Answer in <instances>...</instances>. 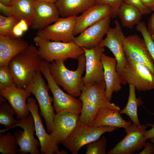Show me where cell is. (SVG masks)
<instances>
[{
  "instance_id": "1",
  "label": "cell",
  "mask_w": 154,
  "mask_h": 154,
  "mask_svg": "<svg viewBox=\"0 0 154 154\" xmlns=\"http://www.w3.org/2000/svg\"><path fill=\"white\" fill-rule=\"evenodd\" d=\"M43 60L38 49L33 44L12 58L8 66L16 86L25 88L40 71Z\"/></svg>"
},
{
  "instance_id": "2",
  "label": "cell",
  "mask_w": 154,
  "mask_h": 154,
  "mask_svg": "<svg viewBox=\"0 0 154 154\" xmlns=\"http://www.w3.org/2000/svg\"><path fill=\"white\" fill-rule=\"evenodd\" d=\"M77 60L78 66L74 71L67 69L62 60H54L49 64L50 74L55 83L68 94L76 98L79 97L81 93L82 76L86 69L84 54Z\"/></svg>"
},
{
  "instance_id": "3",
  "label": "cell",
  "mask_w": 154,
  "mask_h": 154,
  "mask_svg": "<svg viewBox=\"0 0 154 154\" xmlns=\"http://www.w3.org/2000/svg\"><path fill=\"white\" fill-rule=\"evenodd\" d=\"M33 41L38 48V52L42 58L49 63L58 60L65 61L68 58L77 59L84 54L83 48L74 42L52 41L37 35L34 37Z\"/></svg>"
},
{
  "instance_id": "4",
  "label": "cell",
  "mask_w": 154,
  "mask_h": 154,
  "mask_svg": "<svg viewBox=\"0 0 154 154\" xmlns=\"http://www.w3.org/2000/svg\"><path fill=\"white\" fill-rule=\"evenodd\" d=\"M49 62L43 60L40 71L46 79L53 96V107L56 113L68 112L80 114L82 102L80 99L65 93L54 82L49 69Z\"/></svg>"
},
{
  "instance_id": "5",
  "label": "cell",
  "mask_w": 154,
  "mask_h": 154,
  "mask_svg": "<svg viewBox=\"0 0 154 154\" xmlns=\"http://www.w3.org/2000/svg\"><path fill=\"white\" fill-rule=\"evenodd\" d=\"M40 71H38L30 83L25 88L33 94L37 100L40 109V114L44 118L47 130L50 134L52 131L55 114L49 96V88L44 81Z\"/></svg>"
},
{
  "instance_id": "6",
  "label": "cell",
  "mask_w": 154,
  "mask_h": 154,
  "mask_svg": "<svg viewBox=\"0 0 154 154\" xmlns=\"http://www.w3.org/2000/svg\"><path fill=\"white\" fill-rule=\"evenodd\" d=\"M126 60L125 66L119 74L122 83L132 84L140 92L154 89V74L148 68L132 60L126 59Z\"/></svg>"
},
{
  "instance_id": "7",
  "label": "cell",
  "mask_w": 154,
  "mask_h": 154,
  "mask_svg": "<svg viewBox=\"0 0 154 154\" xmlns=\"http://www.w3.org/2000/svg\"><path fill=\"white\" fill-rule=\"evenodd\" d=\"M115 127H88L79 124L71 134L61 143L72 154H77L84 146L100 139L105 133L111 132Z\"/></svg>"
},
{
  "instance_id": "8",
  "label": "cell",
  "mask_w": 154,
  "mask_h": 154,
  "mask_svg": "<svg viewBox=\"0 0 154 154\" xmlns=\"http://www.w3.org/2000/svg\"><path fill=\"white\" fill-rule=\"evenodd\" d=\"M77 17H60L53 24L38 31L36 35L52 41L74 42L75 37L74 31Z\"/></svg>"
},
{
  "instance_id": "9",
  "label": "cell",
  "mask_w": 154,
  "mask_h": 154,
  "mask_svg": "<svg viewBox=\"0 0 154 154\" xmlns=\"http://www.w3.org/2000/svg\"><path fill=\"white\" fill-rule=\"evenodd\" d=\"M147 125L139 126L132 123L125 128L126 136L113 148L108 154H131L141 150L146 143L144 134Z\"/></svg>"
},
{
  "instance_id": "10",
  "label": "cell",
  "mask_w": 154,
  "mask_h": 154,
  "mask_svg": "<svg viewBox=\"0 0 154 154\" xmlns=\"http://www.w3.org/2000/svg\"><path fill=\"white\" fill-rule=\"evenodd\" d=\"M82 48L86 58V73L82 77L81 85L105 82L103 68L101 60V55L105 50L104 47L98 44L89 49Z\"/></svg>"
},
{
  "instance_id": "11",
  "label": "cell",
  "mask_w": 154,
  "mask_h": 154,
  "mask_svg": "<svg viewBox=\"0 0 154 154\" xmlns=\"http://www.w3.org/2000/svg\"><path fill=\"white\" fill-rule=\"evenodd\" d=\"M123 46L126 59L145 65L154 74V62L143 39L136 34L125 37Z\"/></svg>"
},
{
  "instance_id": "12",
  "label": "cell",
  "mask_w": 154,
  "mask_h": 154,
  "mask_svg": "<svg viewBox=\"0 0 154 154\" xmlns=\"http://www.w3.org/2000/svg\"><path fill=\"white\" fill-rule=\"evenodd\" d=\"M115 27H110L106 38L99 44L106 47L112 52L117 60L116 70L119 74L126 63V59L123 48V42L125 38L121 25L117 21H115Z\"/></svg>"
},
{
  "instance_id": "13",
  "label": "cell",
  "mask_w": 154,
  "mask_h": 154,
  "mask_svg": "<svg viewBox=\"0 0 154 154\" xmlns=\"http://www.w3.org/2000/svg\"><path fill=\"white\" fill-rule=\"evenodd\" d=\"M79 114L68 112L56 113L50 134L58 145L69 137L79 123Z\"/></svg>"
},
{
  "instance_id": "14",
  "label": "cell",
  "mask_w": 154,
  "mask_h": 154,
  "mask_svg": "<svg viewBox=\"0 0 154 154\" xmlns=\"http://www.w3.org/2000/svg\"><path fill=\"white\" fill-rule=\"evenodd\" d=\"M27 107L32 115L34 121L36 135L40 142L42 154H60L58 145L52 139L50 134L46 132L38 114V106L36 100L29 97L27 100Z\"/></svg>"
},
{
  "instance_id": "15",
  "label": "cell",
  "mask_w": 154,
  "mask_h": 154,
  "mask_svg": "<svg viewBox=\"0 0 154 154\" xmlns=\"http://www.w3.org/2000/svg\"><path fill=\"white\" fill-rule=\"evenodd\" d=\"M111 18L109 15L89 26L75 37L74 42L79 46L88 49L97 46L106 34Z\"/></svg>"
},
{
  "instance_id": "16",
  "label": "cell",
  "mask_w": 154,
  "mask_h": 154,
  "mask_svg": "<svg viewBox=\"0 0 154 154\" xmlns=\"http://www.w3.org/2000/svg\"><path fill=\"white\" fill-rule=\"evenodd\" d=\"M17 127H21L24 130L18 140L19 153L40 154L38 149V147L40 146V143L34 136L35 127L32 114H30L28 116L19 119L12 129Z\"/></svg>"
},
{
  "instance_id": "17",
  "label": "cell",
  "mask_w": 154,
  "mask_h": 154,
  "mask_svg": "<svg viewBox=\"0 0 154 154\" xmlns=\"http://www.w3.org/2000/svg\"><path fill=\"white\" fill-rule=\"evenodd\" d=\"M31 94L25 88L18 87L15 84L0 90V95L8 101L15 110L17 118L19 120L30 114L26 100Z\"/></svg>"
},
{
  "instance_id": "18",
  "label": "cell",
  "mask_w": 154,
  "mask_h": 154,
  "mask_svg": "<svg viewBox=\"0 0 154 154\" xmlns=\"http://www.w3.org/2000/svg\"><path fill=\"white\" fill-rule=\"evenodd\" d=\"M111 13L112 9L109 6L96 3L77 17L74 35L79 34L89 26L111 15Z\"/></svg>"
},
{
  "instance_id": "19",
  "label": "cell",
  "mask_w": 154,
  "mask_h": 154,
  "mask_svg": "<svg viewBox=\"0 0 154 154\" xmlns=\"http://www.w3.org/2000/svg\"><path fill=\"white\" fill-rule=\"evenodd\" d=\"M101 60L104 70V76L106 85L104 95L110 102L114 92H118L121 89L122 82L116 70L117 60L102 53Z\"/></svg>"
},
{
  "instance_id": "20",
  "label": "cell",
  "mask_w": 154,
  "mask_h": 154,
  "mask_svg": "<svg viewBox=\"0 0 154 154\" xmlns=\"http://www.w3.org/2000/svg\"><path fill=\"white\" fill-rule=\"evenodd\" d=\"M35 20L31 27L34 30H41L56 21L60 17L54 3L34 1Z\"/></svg>"
},
{
  "instance_id": "21",
  "label": "cell",
  "mask_w": 154,
  "mask_h": 154,
  "mask_svg": "<svg viewBox=\"0 0 154 154\" xmlns=\"http://www.w3.org/2000/svg\"><path fill=\"white\" fill-rule=\"evenodd\" d=\"M105 82L94 83L85 85H81V93L79 99L85 100L100 108L108 107L118 110L120 108L108 101L104 95Z\"/></svg>"
},
{
  "instance_id": "22",
  "label": "cell",
  "mask_w": 154,
  "mask_h": 154,
  "mask_svg": "<svg viewBox=\"0 0 154 154\" xmlns=\"http://www.w3.org/2000/svg\"><path fill=\"white\" fill-rule=\"evenodd\" d=\"M29 45L20 37L11 38L0 35V66L8 65L12 58L25 51Z\"/></svg>"
},
{
  "instance_id": "23",
  "label": "cell",
  "mask_w": 154,
  "mask_h": 154,
  "mask_svg": "<svg viewBox=\"0 0 154 154\" xmlns=\"http://www.w3.org/2000/svg\"><path fill=\"white\" fill-rule=\"evenodd\" d=\"M119 111L108 107L99 108L94 117L92 126L125 128L131 124V121H127L123 119Z\"/></svg>"
},
{
  "instance_id": "24",
  "label": "cell",
  "mask_w": 154,
  "mask_h": 154,
  "mask_svg": "<svg viewBox=\"0 0 154 154\" xmlns=\"http://www.w3.org/2000/svg\"><path fill=\"white\" fill-rule=\"evenodd\" d=\"M62 17H68L83 13L96 3V0H58L55 3Z\"/></svg>"
},
{
  "instance_id": "25",
  "label": "cell",
  "mask_w": 154,
  "mask_h": 154,
  "mask_svg": "<svg viewBox=\"0 0 154 154\" xmlns=\"http://www.w3.org/2000/svg\"><path fill=\"white\" fill-rule=\"evenodd\" d=\"M33 0H12L13 16L19 21H26L31 26L35 18Z\"/></svg>"
},
{
  "instance_id": "26",
  "label": "cell",
  "mask_w": 154,
  "mask_h": 154,
  "mask_svg": "<svg viewBox=\"0 0 154 154\" xmlns=\"http://www.w3.org/2000/svg\"><path fill=\"white\" fill-rule=\"evenodd\" d=\"M143 15L136 7L131 5L123 3L118 12L123 27L132 29L140 22Z\"/></svg>"
},
{
  "instance_id": "27",
  "label": "cell",
  "mask_w": 154,
  "mask_h": 154,
  "mask_svg": "<svg viewBox=\"0 0 154 154\" xmlns=\"http://www.w3.org/2000/svg\"><path fill=\"white\" fill-rule=\"evenodd\" d=\"M129 85V93L127 104L119 112L121 114H125L128 116L133 123L139 126L141 124L138 117L137 108L143 104V102L141 98L136 97L135 87L132 84Z\"/></svg>"
},
{
  "instance_id": "28",
  "label": "cell",
  "mask_w": 154,
  "mask_h": 154,
  "mask_svg": "<svg viewBox=\"0 0 154 154\" xmlns=\"http://www.w3.org/2000/svg\"><path fill=\"white\" fill-rule=\"evenodd\" d=\"M23 131H16L14 134L8 132L0 134V152L3 154H16L19 153L17 149L18 140Z\"/></svg>"
},
{
  "instance_id": "29",
  "label": "cell",
  "mask_w": 154,
  "mask_h": 154,
  "mask_svg": "<svg viewBox=\"0 0 154 154\" xmlns=\"http://www.w3.org/2000/svg\"><path fill=\"white\" fill-rule=\"evenodd\" d=\"M7 100L0 95V124L4 125L5 129L1 130L0 133L12 129L18 122L13 116L16 113Z\"/></svg>"
},
{
  "instance_id": "30",
  "label": "cell",
  "mask_w": 154,
  "mask_h": 154,
  "mask_svg": "<svg viewBox=\"0 0 154 154\" xmlns=\"http://www.w3.org/2000/svg\"><path fill=\"white\" fill-rule=\"evenodd\" d=\"M81 100L82 102V105L79 116V124L86 126H92L99 107L86 100Z\"/></svg>"
},
{
  "instance_id": "31",
  "label": "cell",
  "mask_w": 154,
  "mask_h": 154,
  "mask_svg": "<svg viewBox=\"0 0 154 154\" xmlns=\"http://www.w3.org/2000/svg\"><path fill=\"white\" fill-rule=\"evenodd\" d=\"M19 21L13 16L0 15V35L14 38L12 33L13 29Z\"/></svg>"
},
{
  "instance_id": "32",
  "label": "cell",
  "mask_w": 154,
  "mask_h": 154,
  "mask_svg": "<svg viewBox=\"0 0 154 154\" xmlns=\"http://www.w3.org/2000/svg\"><path fill=\"white\" fill-rule=\"evenodd\" d=\"M136 29L141 34L147 48L154 62V41L145 23L140 22L137 25Z\"/></svg>"
},
{
  "instance_id": "33",
  "label": "cell",
  "mask_w": 154,
  "mask_h": 154,
  "mask_svg": "<svg viewBox=\"0 0 154 154\" xmlns=\"http://www.w3.org/2000/svg\"><path fill=\"white\" fill-rule=\"evenodd\" d=\"M107 140L103 136L99 139L86 145V154H106Z\"/></svg>"
},
{
  "instance_id": "34",
  "label": "cell",
  "mask_w": 154,
  "mask_h": 154,
  "mask_svg": "<svg viewBox=\"0 0 154 154\" xmlns=\"http://www.w3.org/2000/svg\"><path fill=\"white\" fill-rule=\"evenodd\" d=\"M15 84L8 65L0 66V90Z\"/></svg>"
},
{
  "instance_id": "35",
  "label": "cell",
  "mask_w": 154,
  "mask_h": 154,
  "mask_svg": "<svg viewBox=\"0 0 154 154\" xmlns=\"http://www.w3.org/2000/svg\"><path fill=\"white\" fill-rule=\"evenodd\" d=\"M96 3H100L109 6L112 9V18L118 16L119 9L123 3V0H96Z\"/></svg>"
},
{
  "instance_id": "36",
  "label": "cell",
  "mask_w": 154,
  "mask_h": 154,
  "mask_svg": "<svg viewBox=\"0 0 154 154\" xmlns=\"http://www.w3.org/2000/svg\"><path fill=\"white\" fill-rule=\"evenodd\" d=\"M123 3L131 5L136 7L143 15L149 14L151 11L143 3L141 0H123Z\"/></svg>"
},
{
  "instance_id": "37",
  "label": "cell",
  "mask_w": 154,
  "mask_h": 154,
  "mask_svg": "<svg viewBox=\"0 0 154 154\" xmlns=\"http://www.w3.org/2000/svg\"><path fill=\"white\" fill-rule=\"evenodd\" d=\"M0 12L5 16H13V10L12 7L6 5L0 2Z\"/></svg>"
},
{
  "instance_id": "38",
  "label": "cell",
  "mask_w": 154,
  "mask_h": 154,
  "mask_svg": "<svg viewBox=\"0 0 154 154\" xmlns=\"http://www.w3.org/2000/svg\"><path fill=\"white\" fill-rule=\"evenodd\" d=\"M143 149L139 154H154V145L149 142H146L143 147Z\"/></svg>"
},
{
  "instance_id": "39",
  "label": "cell",
  "mask_w": 154,
  "mask_h": 154,
  "mask_svg": "<svg viewBox=\"0 0 154 154\" xmlns=\"http://www.w3.org/2000/svg\"><path fill=\"white\" fill-rule=\"evenodd\" d=\"M146 125L147 126H151L152 127L150 129L145 131L144 134L145 139L147 140L154 138V124L147 123Z\"/></svg>"
},
{
  "instance_id": "40",
  "label": "cell",
  "mask_w": 154,
  "mask_h": 154,
  "mask_svg": "<svg viewBox=\"0 0 154 154\" xmlns=\"http://www.w3.org/2000/svg\"><path fill=\"white\" fill-rule=\"evenodd\" d=\"M24 32L19 26L17 23L15 26L12 31V35L14 38L20 37Z\"/></svg>"
},
{
  "instance_id": "41",
  "label": "cell",
  "mask_w": 154,
  "mask_h": 154,
  "mask_svg": "<svg viewBox=\"0 0 154 154\" xmlns=\"http://www.w3.org/2000/svg\"><path fill=\"white\" fill-rule=\"evenodd\" d=\"M147 28L151 35L154 34V13L149 19Z\"/></svg>"
},
{
  "instance_id": "42",
  "label": "cell",
  "mask_w": 154,
  "mask_h": 154,
  "mask_svg": "<svg viewBox=\"0 0 154 154\" xmlns=\"http://www.w3.org/2000/svg\"><path fill=\"white\" fill-rule=\"evenodd\" d=\"M143 3L151 11H154V0H141Z\"/></svg>"
},
{
  "instance_id": "43",
  "label": "cell",
  "mask_w": 154,
  "mask_h": 154,
  "mask_svg": "<svg viewBox=\"0 0 154 154\" xmlns=\"http://www.w3.org/2000/svg\"><path fill=\"white\" fill-rule=\"evenodd\" d=\"M17 25L24 32L27 31L29 26L26 21L23 20L19 21Z\"/></svg>"
},
{
  "instance_id": "44",
  "label": "cell",
  "mask_w": 154,
  "mask_h": 154,
  "mask_svg": "<svg viewBox=\"0 0 154 154\" xmlns=\"http://www.w3.org/2000/svg\"><path fill=\"white\" fill-rule=\"evenodd\" d=\"M12 0H0V2L7 6H11Z\"/></svg>"
},
{
  "instance_id": "45",
  "label": "cell",
  "mask_w": 154,
  "mask_h": 154,
  "mask_svg": "<svg viewBox=\"0 0 154 154\" xmlns=\"http://www.w3.org/2000/svg\"><path fill=\"white\" fill-rule=\"evenodd\" d=\"M58 0H33L35 2H45L55 3Z\"/></svg>"
},
{
  "instance_id": "46",
  "label": "cell",
  "mask_w": 154,
  "mask_h": 154,
  "mask_svg": "<svg viewBox=\"0 0 154 154\" xmlns=\"http://www.w3.org/2000/svg\"><path fill=\"white\" fill-rule=\"evenodd\" d=\"M150 141L152 143L153 145H154V138L150 139Z\"/></svg>"
},
{
  "instance_id": "47",
  "label": "cell",
  "mask_w": 154,
  "mask_h": 154,
  "mask_svg": "<svg viewBox=\"0 0 154 154\" xmlns=\"http://www.w3.org/2000/svg\"><path fill=\"white\" fill-rule=\"evenodd\" d=\"M151 36L152 39L154 41V34L151 35Z\"/></svg>"
},
{
  "instance_id": "48",
  "label": "cell",
  "mask_w": 154,
  "mask_h": 154,
  "mask_svg": "<svg viewBox=\"0 0 154 154\" xmlns=\"http://www.w3.org/2000/svg\"><path fill=\"white\" fill-rule=\"evenodd\" d=\"M147 112H149V113H150V114H153V115H154V113H152V112H149V111H147Z\"/></svg>"
}]
</instances>
